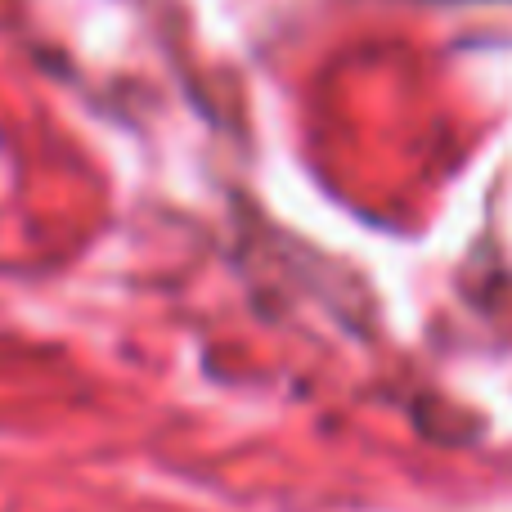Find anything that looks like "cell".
Returning a JSON list of instances; mask_svg holds the SVG:
<instances>
[]
</instances>
